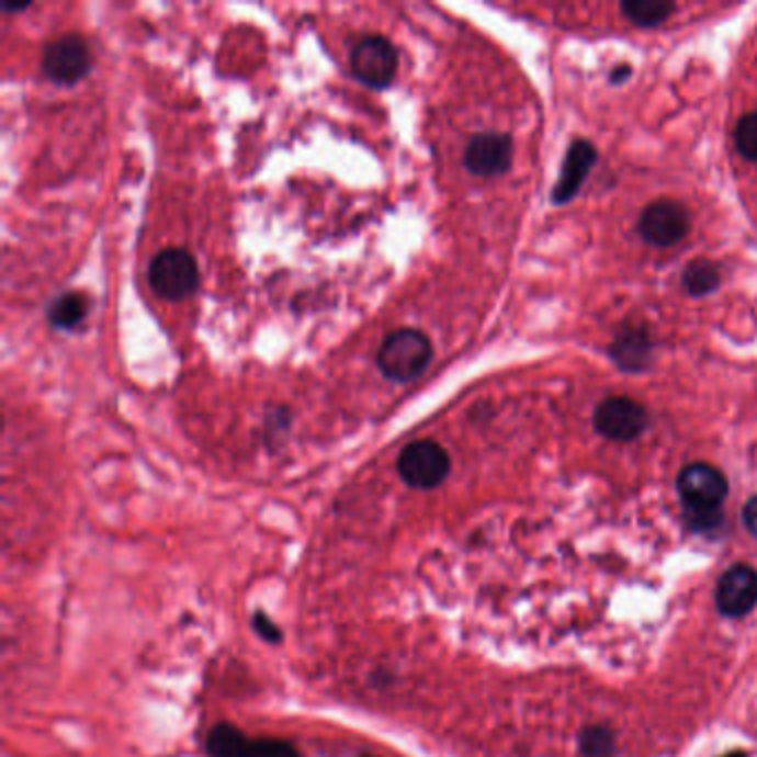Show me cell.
<instances>
[{
	"instance_id": "obj_8",
	"label": "cell",
	"mask_w": 757,
	"mask_h": 757,
	"mask_svg": "<svg viewBox=\"0 0 757 757\" xmlns=\"http://www.w3.org/2000/svg\"><path fill=\"white\" fill-rule=\"evenodd\" d=\"M691 227L689 212L676 201H655L640 218V236L653 247L678 245Z\"/></svg>"
},
{
	"instance_id": "obj_10",
	"label": "cell",
	"mask_w": 757,
	"mask_h": 757,
	"mask_svg": "<svg viewBox=\"0 0 757 757\" xmlns=\"http://www.w3.org/2000/svg\"><path fill=\"white\" fill-rule=\"evenodd\" d=\"M598 433L609 440L629 442L635 440L648 425V416L642 405L629 398H609L605 400L594 416Z\"/></svg>"
},
{
	"instance_id": "obj_17",
	"label": "cell",
	"mask_w": 757,
	"mask_h": 757,
	"mask_svg": "<svg viewBox=\"0 0 757 757\" xmlns=\"http://www.w3.org/2000/svg\"><path fill=\"white\" fill-rule=\"evenodd\" d=\"M735 147L742 158L757 162V112L746 114L735 127Z\"/></svg>"
},
{
	"instance_id": "obj_19",
	"label": "cell",
	"mask_w": 757,
	"mask_h": 757,
	"mask_svg": "<svg viewBox=\"0 0 757 757\" xmlns=\"http://www.w3.org/2000/svg\"><path fill=\"white\" fill-rule=\"evenodd\" d=\"M742 518H744L746 529H748L753 535H757V496H753V498L746 502Z\"/></svg>"
},
{
	"instance_id": "obj_20",
	"label": "cell",
	"mask_w": 757,
	"mask_h": 757,
	"mask_svg": "<svg viewBox=\"0 0 757 757\" xmlns=\"http://www.w3.org/2000/svg\"><path fill=\"white\" fill-rule=\"evenodd\" d=\"M726 757H746V755H744V753H739V750H737V753H728V755H726Z\"/></svg>"
},
{
	"instance_id": "obj_1",
	"label": "cell",
	"mask_w": 757,
	"mask_h": 757,
	"mask_svg": "<svg viewBox=\"0 0 757 757\" xmlns=\"http://www.w3.org/2000/svg\"><path fill=\"white\" fill-rule=\"evenodd\" d=\"M678 492L691 529L707 531L722 522V502L728 494V483L720 468L707 462L685 466L678 478Z\"/></svg>"
},
{
	"instance_id": "obj_5",
	"label": "cell",
	"mask_w": 757,
	"mask_h": 757,
	"mask_svg": "<svg viewBox=\"0 0 757 757\" xmlns=\"http://www.w3.org/2000/svg\"><path fill=\"white\" fill-rule=\"evenodd\" d=\"M210 757H301V750L275 737H249L231 724H218L207 737Z\"/></svg>"
},
{
	"instance_id": "obj_13",
	"label": "cell",
	"mask_w": 757,
	"mask_h": 757,
	"mask_svg": "<svg viewBox=\"0 0 757 757\" xmlns=\"http://www.w3.org/2000/svg\"><path fill=\"white\" fill-rule=\"evenodd\" d=\"M622 12L640 27H655L676 12V5L665 0H633V3H622Z\"/></svg>"
},
{
	"instance_id": "obj_14",
	"label": "cell",
	"mask_w": 757,
	"mask_h": 757,
	"mask_svg": "<svg viewBox=\"0 0 757 757\" xmlns=\"http://www.w3.org/2000/svg\"><path fill=\"white\" fill-rule=\"evenodd\" d=\"M87 314V303L80 294L67 292L58 296L49 307V323L58 329H74L82 323Z\"/></svg>"
},
{
	"instance_id": "obj_15",
	"label": "cell",
	"mask_w": 757,
	"mask_h": 757,
	"mask_svg": "<svg viewBox=\"0 0 757 757\" xmlns=\"http://www.w3.org/2000/svg\"><path fill=\"white\" fill-rule=\"evenodd\" d=\"M682 285L691 296H707L720 285V269L713 262H691L682 275Z\"/></svg>"
},
{
	"instance_id": "obj_4",
	"label": "cell",
	"mask_w": 757,
	"mask_h": 757,
	"mask_svg": "<svg viewBox=\"0 0 757 757\" xmlns=\"http://www.w3.org/2000/svg\"><path fill=\"white\" fill-rule=\"evenodd\" d=\"M451 471L449 453L433 440H416L407 444L398 457L400 478L414 489L440 487Z\"/></svg>"
},
{
	"instance_id": "obj_6",
	"label": "cell",
	"mask_w": 757,
	"mask_h": 757,
	"mask_svg": "<svg viewBox=\"0 0 757 757\" xmlns=\"http://www.w3.org/2000/svg\"><path fill=\"white\" fill-rule=\"evenodd\" d=\"M398 69V52L381 34L362 36L351 49V74L366 87L383 89L392 84Z\"/></svg>"
},
{
	"instance_id": "obj_9",
	"label": "cell",
	"mask_w": 757,
	"mask_h": 757,
	"mask_svg": "<svg viewBox=\"0 0 757 757\" xmlns=\"http://www.w3.org/2000/svg\"><path fill=\"white\" fill-rule=\"evenodd\" d=\"M513 160V143L507 134L487 132L473 136L464 149V165L473 176L494 178L509 171Z\"/></svg>"
},
{
	"instance_id": "obj_12",
	"label": "cell",
	"mask_w": 757,
	"mask_h": 757,
	"mask_svg": "<svg viewBox=\"0 0 757 757\" xmlns=\"http://www.w3.org/2000/svg\"><path fill=\"white\" fill-rule=\"evenodd\" d=\"M598 151L594 149L591 143L587 140H576L569 151H566L557 184L553 189V203H569L576 194L578 189L583 187L585 178L589 176L591 167L596 165Z\"/></svg>"
},
{
	"instance_id": "obj_16",
	"label": "cell",
	"mask_w": 757,
	"mask_h": 757,
	"mask_svg": "<svg viewBox=\"0 0 757 757\" xmlns=\"http://www.w3.org/2000/svg\"><path fill=\"white\" fill-rule=\"evenodd\" d=\"M585 757H613V735L605 726H591L580 735Z\"/></svg>"
},
{
	"instance_id": "obj_2",
	"label": "cell",
	"mask_w": 757,
	"mask_h": 757,
	"mask_svg": "<svg viewBox=\"0 0 757 757\" xmlns=\"http://www.w3.org/2000/svg\"><path fill=\"white\" fill-rule=\"evenodd\" d=\"M433 355L431 340L420 329H398L389 334L377 351V366L398 383H409L429 366Z\"/></svg>"
},
{
	"instance_id": "obj_3",
	"label": "cell",
	"mask_w": 757,
	"mask_h": 757,
	"mask_svg": "<svg viewBox=\"0 0 757 757\" xmlns=\"http://www.w3.org/2000/svg\"><path fill=\"white\" fill-rule=\"evenodd\" d=\"M149 285L165 301L189 298L201 282V271L196 258L187 249L169 247L156 253L149 262Z\"/></svg>"
},
{
	"instance_id": "obj_7",
	"label": "cell",
	"mask_w": 757,
	"mask_h": 757,
	"mask_svg": "<svg viewBox=\"0 0 757 757\" xmlns=\"http://www.w3.org/2000/svg\"><path fill=\"white\" fill-rule=\"evenodd\" d=\"M91 69V54L78 34H65L52 41L43 56V71L56 84H76Z\"/></svg>"
},
{
	"instance_id": "obj_11",
	"label": "cell",
	"mask_w": 757,
	"mask_h": 757,
	"mask_svg": "<svg viewBox=\"0 0 757 757\" xmlns=\"http://www.w3.org/2000/svg\"><path fill=\"white\" fill-rule=\"evenodd\" d=\"M715 602L726 618H744L757 605V572L748 564H735L720 578Z\"/></svg>"
},
{
	"instance_id": "obj_18",
	"label": "cell",
	"mask_w": 757,
	"mask_h": 757,
	"mask_svg": "<svg viewBox=\"0 0 757 757\" xmlns=\"http://www.w3.org/2000/svg\"><path fill=\"white\" fill-rule=\"evenodd\" d=\"M251 624H253V631L267 640L269 644H280L282 642V631L280 626L264 613V611H256L253 618H251Z\"/></svg>"
}]
</instances>
